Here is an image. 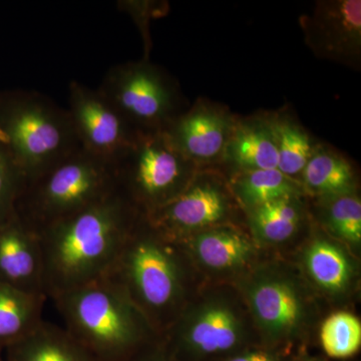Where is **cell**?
I'll return each instance as SVG.
<instances>
[{
    "instance_id": "cell-12",
    "label": "cell",
    "mask_w": 361,
    "mask_h": 361,
    "mask_svg": "<svg viewBox=\"0 0 361 361\" xmlns=\"http://www.w3.org/2000/svg\"><path fill=\"white\" fill-rule=\"evenodd\" d=\"M301 23L307 44L316 56L349 66L360 61V0L319 2L312 16Z\"/></svg>"
},
{
    "instance_id": "cell-16",
    "label": "cell",
    "mask_w": 361,
    "mask_h": 361,
    "mask_svg": "<svg viewBox=\"0 0 361 361\" xmlns=\"http://www.w3.org/2000/svg\"><path fill=\"white\" fill-rule=\"evenodd\" d=\"M302 266L312 284L330 296L344 295L355 281L353 259L345 249L324 236H316L305 247Z\"/></svg>"
},
{
    "instance_id": "cell-19",
    "label": "cell",
    "mask_w": 361,
    "mask_h": 361,
    "mask_svg": "<svg viewBox=\"0 0 361 361\" xmlns=\"http://www.w3.org/2000/svg\"><path fill=\"white\" fill-rule=\"evenodd\" d=\"M252 234L259 243L278 245L300 229L304 211L300 197H286L247 210Z\"/></svg>"
},
{
    "instance_id": "cell-15",
    "label": "cell",
    "mask_w": 361,
    "mask_h": 361,
    "mask_svg": "<svg viewBox=\"0 0 361 361\" xmlns=\"http://www.w3.org/2000/svg\"><path fill=\"white\" fill-rule=\"evenodd\" d=\"M176 243L188 262L214 273L236 272L248 265L255 254L253 243L243 233L225 226L195 233Z\"/></svg>"
},
{
    "instance_id": "cell-2",
    "label": "cell",
    "mask_w": 361,
    "mask_h": 361,
    "mask_svg": "<svg viewBox=\"0 0 361 361\" xmlns=\"http://www.w3.org/2000/svg\"><path fill=\"white\" fill-rule=\"evenodd\" d=\"M186 256L142 216L103 278L121 289L161 337L189 302Z\"/></svg>"
},
{
    "instance_id": "cell-11",
    "label": "cell",
    "mask_w": 361,
    "mask_h": 361,
    "mask_svg": "<svg viewBox=\"0 0 361 361\" xmlns=\"http://www.w3.org/2000/svg\"><path fill=\"white\" fill-rule=\"evenodd\" d=\"M66 110L80 148L113 165L137 132L99 90L75 80L68 85Z\"/></svg>"
},
{
    "instance_id": "cell-9",
    "label": "cell",
    "mask_w": 361,
    "mask_h": 361,
    "mask_svg": "<svg viewBox=\"0 0 361 361\" xmlns=\"http://www.w3.org/2000/svg\"><path fill=\"white\" fill-rule=\"evenodd\" d=\"M97 90L140 132L163 130L179 115L174 85L148 59L114 66Z\"/></svg>"
},
{
    "instance_id": "cell-18",
    "label": "cell",
    "mask_w": 361,
    "mask_h": 361,
    "mask_svg": "<svg viewBox=\"0 0 361 361\" xmlns=\"http://www.w3.org/2000/svg\"><path fill=\"white\" fill-rule=\"evenodd\" d=\"M223 158L238 171L277 169L276 142L268 120L236 123Z\"/></svg>"
},
{
    "instance_id": "cell-26",
    "label": "cell",
    "mask_w": 361,
    "mask_h": 361,
    "mask_svg": "<svg viewBox=\"0 0 361 361\" xmlns=\"http://www.w3.org/2000/svg\"><path fill=\"white\" fill-rule=\"evenodd\" d=\"M25 179L11 152L0 141V223L16 213Z\"/></svg>"
},
{
    "instance_id": "cell-27",
    "label": "cell",
    "mask_w": 361,
    "mask_h": 361,
    "mask_svg": "<svg viewBox=\"0 0 361 361\" xmlns=\"http://www.w3.org/2000/svg\"><path fill=\"white\" fill-rule=\"evenodd\" d=\"M294 351L273 348L257 343L235 353L222 361H292Z\"/></svg>"
},
{
    "instance_id": "cell-14",
    "label": "cell",
    "mask_w": 361,
    "mask_h": 361,
    "mask_svg": "<svg viewBox=\"0 0 361 361\" xmlns=\"http://www.w3.org/2000/svg\"><path fill=\"white\" fill-rule=\"evenodd\" d=\"M0 283L27 293L45 295L44 259L39 236L16 213L0 223Z\"/></svg>"
},
{
    "instance_id": "cell-6",
    "label": "cell",
    "mask_w": 361,
    "mask_h": 361,
    "mask_svg": "<svg viewBox=\"0 0 361 361\" xmlns=\"http://www.w3.org/2000/svg\"><path fill=\"white\" fill-rule=\"evenodd\" d=\"M236 297L215 291L189 300L161 336L174 361H222L259 343Z\"/></svg>"
},
{
    "instance_id": "cell-17",
    "label": "cell",
    "mask_w": 361,
    "mask_h": 361,
    "mask_svg": "<svg viewBox=\"0 0 361 361\" xmlns=\"http://www.w3.org/2000/svg\"><path fill=\"white\" fill-rule=\"evenodd\" d=\"M6 361H94L65 327L42 320L4 350Z\"/></svg>"
},
{
    "instance_id": "cell-10",
    "label": "cell",
    "mask_w": 361,
    "mask_h": 361,
    "mask_svg": "<svg viewBox=\"0 0 361 361\" xmlns=\"http://www.w3.org/2000/svg\"><path fill=\"white\" fill-rule=\"evenodd\" d=\"M232 213L231 194L213 174L198 171L174 200L146 216L152 227L172 241L221 226Z\"/></svg>"
},
{
    "instance_id": "cell-1",
    "label": "cell",
    "mask_w": 361,
    "mask_h": 361,
    "mask_svg": "<svg viewBox=\"0 0 361 361\" xmlns=\"http://www.w3.org/2000/svg\"><path fill=\"white\" fill-rule=\"evenodd\" d=\"M142 216L116 189L37 233L45 295L54 298L103 278Z\"/></svg>"
},
{
    "instance_id": "cell-28",
    "label": "cell",
    "mask_w": 361,
    "mask_h": 361,
    "mask_svg": "<svg viewBox=\"0 0 361 361\" xmlns=\"http://www.w3.org/2000/svg\"><path fill=\"white\" fill-rule=\"evenodd\" d=\"M130 361H174L166 353L161 341L149 346Z\"/></svg>"
},
{
    "instance_id": "cell-30",
    "label": "cell",
    "mask_w": 361,
    "mask_h": 361,
    "mask_svg": "<svg viewBox=\"0 0 361 361\" xmlns=\"http://www.w3.org/2000/svg\"><path fill=\"white\" fill-rule=\"evenodd\" d=\"M0 361H6L4 360V350H0Z\"/></svg>"
},
{
    "instance_id": "cell-24",
    "label": "cell",
    "mask_w": 361,
    "mask_h": 361,
    "mask_svg": "<svg viewBox=\"0 0 361 361\" xmlns=\"http://www.w3.org/2000/svg\"><path fill=\"white\" fill-rule=\"evenodd\" d=\"M322 218L334 237L350 245L361 241V202L355 193L323 198Z\"/></svg>"
},
{
    "instance_id": "cell-4",
    "label": "cell",
    "mask_w": 361,
    "mask_h": 361,
    "mask_svg": "<svg viewBox=\"0 0 361 361\" xmlns=\"http://www.w3.org/2000/svg\"><path fill=\"white\" fill-rule=\"evenodd\" d=\"M0 141L13 157L25 185L80 148L68 110L26 90L0 97Z\"/></svg>"
},
{
    "instance_id": "cell-25",
    "label": "cell",
    "mask_w": 361,
    "mask_h": 361,
    "mask_svg": "<svg viewBox=\"0 0 361 361\" xmlns=\"http://www.w3.org/2000/svg\"><path fill=\"white\" fill-rule=\"evenodd\" d=\"M320 344L325 355L334 360L353 357L361 346V323L349 312L332 313L322 323Z\"/></svg>"
},
{
    "instance_id": "cell-21",
    "label": "cell",
    "mask_w": 361,
    "mask_h": 361,
    "mask_svg": "<svg viewBox=\"0 0 361 361\" xmlns=\"http://www.w3.org/2000/svg\"><path fill=\"white\" fill-rule=\"evenodd\" d=\"M301 178L303 189L322 198L355 193V175L350 164L330 149L316 148Z\"/></svg>"
},
{
    "instance_id": "cell-29",
    "label": "cell",
    "mask_w": 361,
    "mask_h": 361,
    "mask_svg": "<svg viewBox=\"0 0 361 361\" xmlns=\"http://www.w3.org/2000/svg\"><path fill=\"white\" fill-rule=\"evenodd\" d=\"M292 361H327V360L320 357V356L311 355L307 351L300 348L298 351H296Z\"/></svg>"
},
{
    "instance_id": "cell-23",
    "label": "cell",
    "mask_w": 361,
    "mask_h": 361,
    "mask_svg": "<svg viewBox=\"0 0 361 361\" xmlns=\"http://www.w3.org/2000/svg\"><path fill=\"white\" fill-rule=\"evenodd\" d=\"M274 135L278 153V170L296 180L302 174L316 148L310 135L301 126L285 116L268 118Z\"/></svg>"
},
{
    "instance_id": "cell-7",
    "label": "cell",
    "mask_w": 361,
    "mask_h": 361,
    "mask_svg": "<svg viewBox=\"0 0 361 361\" xmlns=\"http://www.w3.org/2000/svg\"><path fill=\"white\" fill-rule=\"evenodd\" d=\"M114 167L116 189L145 217L174 200L199 171L163 130H137Z\"/></svg>"
},
{
    "instance_id": "cell-13",
    "label": "cell",
    "mask_w": 361,
    "mask_h": 361,
    "mask_svg": "<svg viewBox=\"0 0 361 361\" xmlns=\"http://www.w3.org/2000/svg\"><path fill=\"white\" fill-rule=\"evenodd\" d=\"M236 123L227 111L198 103L176 116L163 132L183 156L200 167L223 158Z\"/></svg>"
},
{
    "instance_id": "cell-20",
    "label": "cell",
    "mask_w": 361,
    "mask_h": 361,
    "mask_svg": "<svg viewBox=\"0 0 361 361\" xmlns=\"http://www.w3.org/2000/svg\"><path fill=\"white\" fill-rule=\"evenodd\" d=\"M47 298L0 283V350L27 336L44 320Z\"/></svg>"
},
{
    "instance_id": "cell-8",
    "label": "cell",
    "mask_w": 361,
    "mask_h": 361,
    "mask_svg": "<svg viewBox=\"0 0 361 361\" xmlns=\"http://www.w3.org/2000/svg\"><path fill=\"white\" fill-rule=\"evenodd\" d=\"M259 343L293 351L307 334L312 304L298 277L283 266L262 265L240 282Z\"/></svg>"
},
{
    "instance_id": "cell-3",
    "label": "cell",
    "mask_w": 361,
    "mask_h": 361,
    "mask_svg": "<svg viewBox=\"0 0 361 361\" xmlns=\"http://www.w3.org/2000/svg\"><path fill=\"white\" fill-rule=\"evenodd\" d=\"M52 299L65 329L94 361H130L161 341L144 313L106 278Z\"/></svg>"
},
{
    "instance_id": "cell-22",
    "label": "cell",
    "mask_w": 361,
    "mask_h": 361,
    "mask_svg": "<svg viewBox=\"0 0 361 361\" xmlns=\"http://www.w3.org/2000/svg\"><path fill=\"white\" fill-rule=\"evenodd\" d=\"M231 191L246 210L267 202L301 197L300 183L282 174L278 169L238 171L232 179Z\"/></svg>"
},
{
    "instance_id": "cell-5",
    "label": "cell",
    "mask_w": 361,
    "mask_h": 361,
    "mask_svg": "<svg viewBox=\"0 0 361 361\" xmlns=\"http://www.w3.org/2000/svg\"><path fill=\"white\" fill-rule=\"evenodd\" d=\"M116 190L113 164L80 148L26 183L16 202V213L37 234Z\"/></svg>"
}]
</instances>
